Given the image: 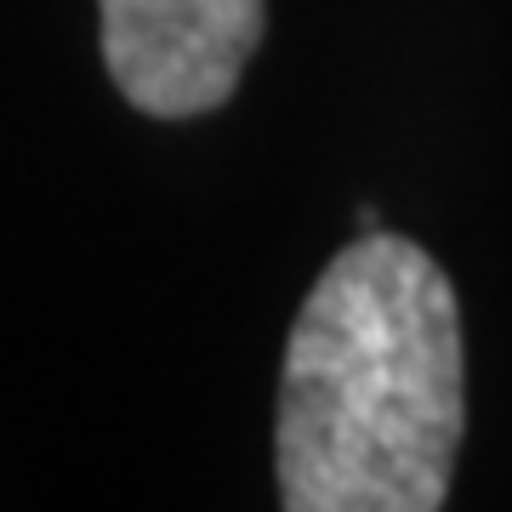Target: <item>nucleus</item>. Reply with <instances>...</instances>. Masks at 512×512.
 I'll return each instance as SVG.
<instances>
[{
	"instance_id": "nucleus-1",
	"label": "nucleus",
	"mask_w": 512,
	"mask_h": 512,
	"mask_svg": "<svg viewBox=\"0 0 512 512\" xmlns=\"http://www.w3.org/2000/svg\"><path fill=\"white\" fill-rule=\"evenodd\" d=\"M467 433L461 302L404 234L342 245L296 313L274 416L291 512H433Z\"/></svg>"
},
{
	"instance_id": "nucleus-2",
	"label": "nucleus",
	"mask_w": 512,
	"mask_h": 512,
	"mask_svg": "<svg viewBox=\"0 0 512 512\" xmlns=\"http://www.w3.org/2000/svg\"><path fill=\"white\" fill-rule=\"evenodd\" d=\"M103 63L148 120H194L234 97L268 0H97Z\"/></svg>"
}]
</instances>
